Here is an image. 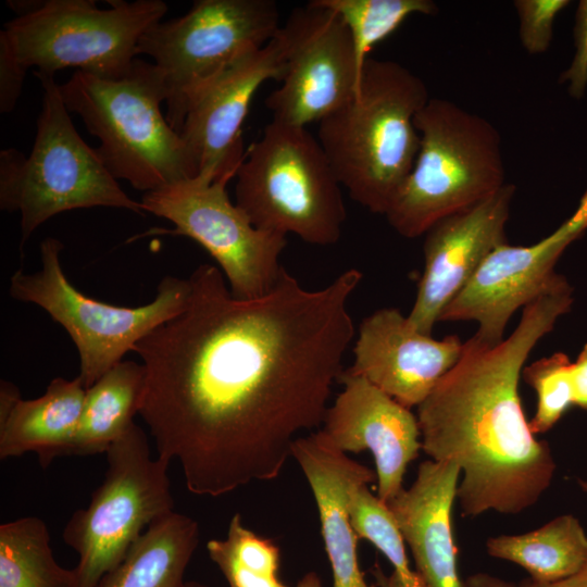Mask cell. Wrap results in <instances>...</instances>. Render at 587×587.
<instances>
[{
	"label": "cell",
	"instance_id": "6da1fadb",
	"mask_svg": "<svg viewBox=\"0 0 587 587\" xmlns=\"http://www.w3.org/2000/svg\"><path fill=\"white\" fill-rule=\"evenodd\" d=\"M362 277L351 267L310 290L283 268L267 295L246 300L202 264L185 308L135 345L145 369L139 415L191 494L277 478L299 434L323 424Z\"/></svg>",
	"mask_w": 587,
	"mask_h": 587
},
{
	"label": "cell",
	"instance_id": "7a4b0ae2",
	"mask_svg": "<svg viewBox=\"0 0 587 587\" xmlns=\"http://www.w3.org/2000/svg\"><path fill=\"white\" fill-rule=\"evenodd\" d=\"M572 303L573 288L560 275L523 308L509 337L489 344L474 334L463 342L458 362L417 407L422 450L461 470L464 516L519 514L549 488L557 464L530 430L519 380L533 348Z\"/></svg>",
	"mask_w": 587,
	"mask_h": 587
},
{
	"label": "cell",
	"instance_id": "3957f363",
	"mask_svg": "<svg viewBox=\"0 0 587 587\" xmlns=\"http://www.w3.org/2000/svg\"><path fill=\"white\" fill-rule=\"evenodd\" d=\"M426 84L402 64L369 58L352 98L319 122L317 140L350 198L385 215L420 149Z\"/></svg>",
	"mask_w": 587,
	"mask_h": 587
},
{
	"label": "cell",
	"instance_id": "277c9868",
	"mask_svg": "<svg viewBox=\"0 0 587 587\" xmlns=\"http://www.w3.org/2000/svg\"><path fill=\"white\" fill-rule=\"evenodd\" d=\"M68 112L97 137V152L115 179L145 192L197 176L187 146L162 114L167 99L162 71L136 58L117 79L75 71L60 85Z\"/></svg>",
	"mask_w": 587,
	"mask_h": 587
},
{
	"label": "cell",
	"instance_id": "5b68a950",
	"mask_svg": "<svg viewBox=\"0 0 587 587\" xmlns=\"http://www.w3.org/2000/svg\"><path fill=\"white\" fill-rule=\"evenodd\" d=\"M420 149L385 216L405 238L485 200L505 185L501 139L486 118L429 98L416 113Z\"/></svg>",
	"mask_w": 587,
	"mask_h": 587
},
{
	"label": "cell",
	"instance_id": "8992f818",
	"mask_svg": "<svg viewBox=\"0 0 587 587\" xmlns=\"http://www.w3.org/2000/svg\"><path fill=\"white\" fill-rule=\"evenodd\" d=\"M42 105L28 157L9 148L0 152V209L21 215L20 250L33 233L62 212L93 207L145 215L103 164L97 149L76 130L54 76L34 71Z\"/></svg>",
	"mask_w": 587,
	"mask_h": 587
},
{
	"label": "cell",
	"instance_id": "52a82bcc",
	"mask_svg": "<svg viewBox=\"0 0 587 587\" xmlns=\"http://www.w3.org/2000/svg\"><path fill=\"white\" fill-rule=\"evenodd\" d=\"M235 177L236 204L257 228L316 246L339 240L347 215L342 187L307 127L268 123Z\"/></svg>",
	"mask_w": 587,
	"mask_h": 587
},
{
	"label": "cell",
	"instance_id": "ba28073f",
	"mask_svg": "<svg viewBox=\"0 0 587 587\" xmlns=\"http://www.w3.org/2000/svg\"><path fill=\"white\" fill-rule=\"evenodd\" d=\"M45 0L30 13L7 22L2 39L26 68L54 76L75 67L100 78L125 76L138 58L141 36L167 11L162 0Z\"/></svg>",
	"mask_w": 587,
	"mask_h": 587
},
{
	"label": "cell",
	"instance_id": "9c48e42d",
	"mask_svg": "<svg viewBox=\"0 0 587 587\" xmlns=\"http://www.w3.org/2000/svg\"><path fill=\"white\" fill-rule=\"evenodd\" d=\"M105 454L102 483L63 529L64 542L78 554L71 587H96L151 523L173 512L170 462L152 459L138 425L134 423Z\"/></svg>",
	"mask_w": 587,
	"mask_h": 587
},
{
	"label": "cell",
	"instance_id": "30bf717a",
	"mask_svg": "<svg viewBox=\"0 0 587 587\" xmlns=\"http://www.w3.org/2000/svg\"><path fill=\"white\" fill-rule=\"evenodd\" d=\"M62 242L53 237L40 243L41 268L10 278L12 298L43 309L70 335L79 354V378L85 388L133 351L135 345L186 305L189 279L165 276L155 298L140 307H120L89 298L77 290L63 272Z\"/></svg>",
	"mask_w": 587,
	"mask_h": 587
},
{
	"label": "cell",
	"instance_id": "8fae6325",
	"mask_svg": "<svg viewBox=\"0 0 587 587\" xmlns=\"http://www.w3.org/2000/svg\"><path fill=\"white\" fill-rule=\"evenodd\" d=\"M279 27L274 0H198L186 14L151 26L137 50L163 73L170 125L179 133L190 98L233 62L267 45Z\"/></svg>",
	"mask_w": 587,
	"mask_h": 587
},
{
	"label": "cell",
	"instance_id": "7c38bea8",
	"mask_svg": "<svg viewBox=\"0 0 587 587\" xmlns=\"http://www.w3.org/2000/svg\"><path fill=\"white\" fill-rule=\"evenodd\" d=\"M226 185L196 176L145 192L140 200L145 213L174 224L172 229L146 235L191 238L217 262L235 298L257 299L267 295L279 278L287 236L257 228L229 200Z\"/></svg>",
	"mask_w": 587,
	"mask_h": 587
},
{
	"label": "cell",
	"instance_id": "4fadbf2b",
	"mask_svg": "<svg viewBox=\"0 0 587 587\" xmlns=\"http://www.w3.org/2000/svg\"><path fill=\"white\" fill-rule=\"evenodd\" d=\"M277 35L285 67L280 86L265 99L272 121L307 127L352 98L361 73L338 15L308 2L291 11Z\"/></svg>",
	"mask_w": 587,
	"mask_h": 587
},
{
	"label": "cell",
	"instance_id": "5bb4252c",
	"mask_svg": "<svg viewBox=\"0 0 587 587\" xmlns=\"http://www.w3.org/2000/svg\"><path fill=\"white\" fill-rule=\"evenodd\" d=\"M586 229L587 189L573 215L546 238L530 246L507 242L490 252L439 321H475L479 338L502 341L510 317L557 280V261Z\"/></svg>",
	"mask_w": 587,
	"mask_h": 587
},
{
	"label": "cell",
	"instance_id": "9a60e30c",
	"mask_svg": "<svg viewBox=\"0 0 587 587\" xmlns=\"http://www.w3.org/2000/svg\"><path fill=\"white\" fill-rule=\"evenodd\" d=\"M284 50L277 35L239 58L189 100L179 135L197 176L228 183L243 161L242 124L253 96L268 79L282 80Z\"/></svg>",
	"mask_w": 587,
	"mask_h": 587
},
{
	"label": "cell",
	"instance_id": "2e32d148",
	"mask_svg": "<svg viewBox=\"0 0 587 587\" xmlns=\"http://www.w3.org/2000/svg\"><path fill=\"white\" fill-rule=\"evenodd\" d=\"M515 186L503 185L475 205L435 223L424 234V270L407 316L417 332L432 336L449 302L465 287L484 260L507 243Z\"/></svg>",
	"mask_w": 587,
	"mask_h": 587
},
{
	"label": "cell",
	"instance_id": "e0dca14e",
	"mask_svg": "<svg viewBox=\"0 0 587 587\" xmlns=\"http://www.w3.org/2000/svg\"><path fill=\"white\" fill-rule=\"evenodd\" d=\"M344 389L328 407L322 432L342 452H372L377 497L385 503L402 489L408 465L417 458L421 430L417 417L388 394L347 370Z\"/></svg>",
	"mask_w": 587,
	"mask_h": 587
},
{
	"label": "cell",
	"instance_id": "ac0fdd59",
	"mask_svg": "<svg viewBox=\"0 0 587 587\" xmlns=\"http://www.w3.org/2000/svg\"><path fill=\"white\" fill-rule=\"evenodd\" d=\"M354 345V361L347 371L408 409L425 400L463 348L457 335L437 340L417 332L396 308H382L366 316Z\"/></svg>",
	"mask_w": 587,
	"mask_h": 587
},
{
	"label": "cell",
	"instance_id": "d6986e66",
	"mask_svg": "<svg viewBox=\"0 0 587 587\" xmlns=\"http://www.w3.org/2000/svg\"><path fill=\"white\" fill-rule=\"evenodd\" d=\"M460 475L454 463L424 461L413 484L386 503L426 587H464L452 528Z\"/></svg>",
	"mask_w": 587,
	"mask_h": 587
},
{
	"label": "cell",
	"instance_id": "ffe728a7",
	"mask_svg": "<svg viewBox=\"0 0 587 587\" xmlns=\"http://www.w3.org/2000/svg\"><path fill=\"white\" fill-rule=\"evenodd\" d=\"M291 457L315 499L333 587H371L359 566V537L352 527L348 504L352 490L376 480V473L337 449L322 429L299 437Z\"/></svg>",
	"mask_w": 587,
	"mask_h": 587
},
{
	"label": "cell",
	"instance_id": "44dd1931",
	"mask_svg": "<svg viewBox=\"0 0 587 587\" xmlns=\"http://www.w3.org/2000/svg\"><path fill=\"white\" fill-rule=\"evenodd\" d=\"M86 396L79 376L53 378L45 394L24 400L11 383L0 388V459L35 452L42 467L64 457L77 432Z\"/></svg>",
	"mask_w": 587,
	"mask_h": 587
},
{
	"label": "cell",
	"instance_id": "7402d4cb",
	"mask_svg": "<svg viewBox=\"0 0 587 587\" xmlns=\"http://www.w3.org/2000/svg\"><path fill=\"white\" fill-rule=\"evenodd\" d=\"M198 542L197 521L173 511L151 523L96 587H183Z\"/></svg>",
	"mask_w": 587,
	"mask_h": 587
},
{
	"label": "cell",
	"instance_id": "603a6c76",
	"mask_svg": "<svg viewBox=\"0 0 587 587\" xmlns=\"http://www.w3.org/2000/svg\"><path fill=\"white\" fill-rule=\"evenodd\" d=\"M145 389L142 363L121 361L86 389L77 432L65 455L105 453L134 424Z\"/></svg>",
	"mask_w": 587,
	"mask_h": 587
},
{
	"label": "cell",
	"instance_id": "cb8c5ba5",
	"mask_svg": "<svg viewBox=\"0 0 587 587\" xmlns=\"http://www.w3.org/2000/svg\"><path fill=\"white\" fill-rule=\"evenodd\" d=\"M486 550L492 558L522 566L532 579L551 583L584 567L587 535L578 519L563 514L525 534L490 537Z\"/></svg>",
	"mask_w": 587,
	"mask_h": 587
},
{
	"label": "cell",
	"instance_id": "d4e9b609",
	"mask_svg": "<svg viewBox=\"0 0 587 587\" xmlns=\"http://www.w3.org/2000/svg\"><path fill=\"white\" fill-rule=\"evenodd\" d=\"M72 570L55 561L49 530L36 516L0 525V587H71Z\"/></svg>",
	"mask_w": 587,
	"mask_h": 587
},
{
	"label": "cell",
	"instance_id": "484cf974",
	"mask_svg": "<svg viewBox=\"0 0 587 587\" xmlns=\"http://www.w3.org/2000/svg\"><path fill=\"white\" fill-rule=\"evenodd\" d=\"M207 550L228 587H288L278 578L279 548L247 528L239 513L230 519L226 537L209 540Z\"/></svg>",
	"mask_w": 587,
	"mask_h": 587
},
{
	"label": "cell",
	"instance_id": "4316f807",
	"mask_svg": "<svg viewBox=\"0 0 587 587\" xmlns=\"http://www.w3.org/2000/svg\"><path fill=\"white\" fill-rule=\"evenodd\" d=\"M311 4L340 17L351 36L360 73L375 45L392 34L413 14L434 15L430 0H311Z\"/></svg>",
	"mask_w": 587,
	"mask_h": 587
},
{
	"label": "cell",
	"instance_id": "83f0119b",
	"mask_svg": "<svg viewBox=\"0 0 587 587\" xmlns=\"http://www.w3.org/2000/svg\"><path fill=\"white\" fill-rule=\"evenodd\" d=\"M348 509L357 536L372 542L388 559L401 585L426 587L417 572H413L409 565L404 540L390 510L369 490L367 485L352 490Z\"/></svg>",
	"mask_w": 587,
	"mask_h": 587
},
{
	"label": "cell",
	"instance_id": "f1b7e54d",
	"mask_svg": "<svg viewBox=\"0 0 587 587\" xmlns=\"http://www.w3.org/2000/svg\"><path fill=\"white\" fill-rule=\"evenodd\" d=\"M572 364L565 353L554 352L523 367V379L537 395L536 412L529 421L534 435L550 430L574 405Z\"/></svg>",
	"mask_w": 587,
	"mask_h": 587
},
{
	"label": "cell",
	"instance_id": "f546056e",
	"mask_svg": "<svg viewBox=\"0 0 587 587\" xmlns=\"http://www.w3.org/2000/svg\"><path fill=\"white\" fill-rule=\"evenodd\" d=\"M569 0H515L519 36L523 48L530 54L546 52L552 40L557 15L569 5Z\"/></svg>",
	"mask_w": 587,
	"mask_h": 587
},
{
	"label": "cell",
	"instance_id": "4dcf8cb0",
	"mask_svg": "<svg viewBox=\"0 0 587 587\" xmlns=\"http://www.w3.org/2000/svg\"><path fill=\"white\" fill-rule=\"evenodd\" d=\"M575 52L570 66L561 74V82L567 83L569 93L580 99L587 87V0L579 1L574 27Z\"/></svg>",
	"mask_w": 587,
	"mask_h": 587
},
{
	"label": "cell",
	"instance_id": "1f68e13d",
	"mask_svg": "<svg viewBox=\"0 0 587 587\" xmlns=\"http://www.w3.org/2000/svg\"><path fill=\"white\" fill-rule=\"evenodd\" d=\"M26 68L15 59L8 45L0 39V112L14 110L22 93Z\"/></svg>",
	"mask_w": 587,
	"mask_h": 587
},
{
	"label": "cell",
	"instance_id": "d6a6232c",
	"mask_svg": "<svg viewBox=\"0 0 587 587\" xmlns=\"http://www.w3.org/2000/svg\"><path fill=\"white\" fill-rule=\"evenodd\" d=\"M574 405L587 411V344L572 364Z\"/></svg>",
	"mask_w": 587,
	"mask_h": 587
},
{
	"label": "cell",
	"instance_id": "836d02e7",
	"mask_svg": "<svg viewBox=\"0 0 587 587\" xmlns=\"http://www.w3.org/2000/svg\"><path fill=\"white\" fill-rule=\"evenodd\" d=\"M516 587H587V563L570 577L551 583L537 582L528 577L521 580Z\"/></svg>",
	"mask_w": 587,
	"mask_h": 587
},
{
	"label": "cell",
	"instance_id": "e575fe53",
	"mask_svg": "<svg viewBox=\"0 0 587 587\" xmlns=\"http://www.w3.org/2000/svg\"><path fill=\"white\" fill-rule=\"evenodd\" d=\"M464 587H516V585L487 573H475L464 580Z\"/></svg>",
	"mask_w": 587,
	"mask_h": 587
},
{
	"label": "cell",
	"instance_id": "d590c367",
	"mask_svg": "<svg viewBox=\"0 0 587 587\" xmlns=\"http://www.w3.org/2000/svg\"><path fill=\"white\" fill-rule=\"evenodd\" d=\"M372 574L378 587H403L394 572L387 575L378 563L373 566Z\"/></svg>",
	"mask_w": 587,
	"mask_h": 587
},
{
	"label": "cell",
	"instance_id": "8d00e7d4",
	"mask_svg": "<svg viewBox=\"0 0 587 587\" xmlns=\"http://www.w3.org/2000/svg\"><path fill=\"white\" fill-rule=\"evenodd\" d=\"M295 587H322L321 579L314 572L307 573Z\"/></svg>",
	"mask_w": 587,
	"mask_h": 587
},
{
	"label": "cell",
	"instance_id": "74e56055",
	"mask_svg": "<svg viewBox=\"0 0 587 587\" xmlns=\"http://www.w3.org/2000/svg\"><path fill=\"white\" fill-rule=\"evenodd\" d=\"M183 587H210L198 582H185Z\"/></svg>",
	"mask_w": 587,
	"mask_h": 587
},
{
	"label": "cell",
	"instance_id": "f35d334b",
	"mask_svg": "<svg viewBox=\"0 0 587 587\" xmlns=\"http://www.w3.org/2000/svg\"><path fill=\"white\" fill-rule=\"evenodd\" d=\"M578 485L580 486V488L587 492V480L585 479H578Z\"/></svg>",
	"mask_w": 587,
	"mask_h": 587
}]
</instances>
